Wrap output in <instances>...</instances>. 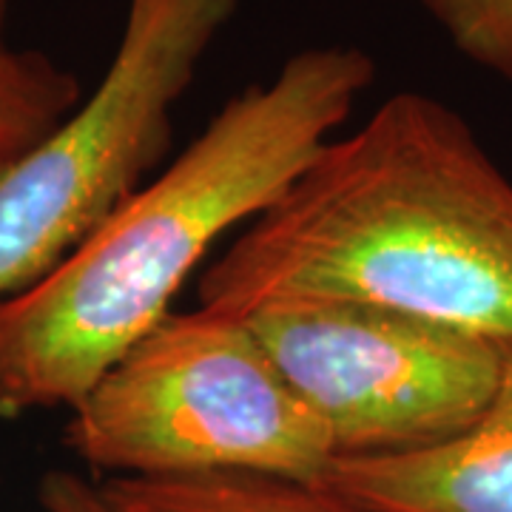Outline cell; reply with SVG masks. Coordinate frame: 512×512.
I'll return each instance as SVG.
<instances>
[{"mask_svg":"<svg viewBox=\"0 0 512 512\" xmlns=\"http://www.w3.org/2000/svg\"><path fill=\"white\" fill-rule=\"evenodd\" d=\"M197 296L228 316L367 302L512 348V180L456 109L390 94L205 265Z\"/></svg>","mask_w":512,"mask_h":512,"instance_id":"1","label":"cell"},{"mask_svg":"<svg viewBox=\"0 0 512 512\" xmlns=\"http://www.w3.org/2000/svg\"><path fill=\"white\" fill-rule=\"evenodd\" d=\"M376 80L362 46L293 52L222 106L183 154L80 248L0 302V416L72 410L171 313L228 231L265 214Z\"/></svg>","mask_w":512,"mask_h":512,"instance_id":"2","label":"cell"},{"mask_svg":"<svg viewBox=\"0 0 512 512\" xmlns=\"http://www.w3.org/2000/svg\"><path fill=\"white\" fill-rule=\"evenodd\" d=\"M69 413L66 447L111 478L254 473L316 487L336 458L251 325L205 308L168 313Z\"/></svg>","mask_w":512,"mask_h":512,"instance_id":"3","label":"cell"},{"mask_svg":"<svg viewBox=\"0 0 512 512\" xmlns=\"http://www.w3.org/2000/svg\"><path fill=\"white\" fill-rule=\"evenodd\" d=\"M239 0H128L114 57L77 109L0 160V302L32 288L146 185L174 106Z\"/></svg>","mask_w":512,"mask_h":512,"instance_id":"4","label":"cell"},{"mask_svg":"<svg viewBox=\"0 0 512 512\" xmlns=\"http://www.w3.org/2000/svg\"><path fill=\"white\" fill-rule=\"evenodd\" d=\"M245 319L336 456L433 447L481 419L510 348L413 313L348 299H285Z\"/></svg>","mask_w":512,"mask_h":512,"instance_id":"5","label":"cell"},{"mask_svg":"<svg viewBox=\"0 0 512 512\" xmlns=\"http://www.w3.org/2000/svg\"><path fill=\"white\" fill-rule=\"evenodd\" d=\"M322 490L376 512H512V348L476 424L453 439L379 456H336Z\"/></svg>","mask_w":512,"mask_h":512,"instance_id":"6","label":"cell"},{"mask_svg":"<svg viewBox=\"0 0 512 512\" xmlns=\"http://www.w3.org/2000/svg\"><path fill=\"white\" fill-rule=\"evenodd\" d=\"M100 490L114 512H376L322 487L254 473L114 476Z\"/></svg>","mask_w":512,"mask_h":512,"instance_id":"7","label":"cell"},{"mask_svg":"<svg viewBox=\"0 0 512 512\" xmlns=\"http://www.w3.org/2000/svg\"><path fill=\"white\" fill-rule=\"evenodd\" d=\"M80 106L72 72L35 49L0 40V160L46 137Z\"/></svg>","mask_w":512,"mask_h":512,"instance_id":"8","label":"cell"},{"mask_svg":"<svg viewBox=\"0 0 512 512\" xmlns=\"http://www.w3.org/2000/svg\"><path fill=\"white\" fill-rule=\"evenodd\" d=\"M458 55L512 83V0H413Z\"/></svg>","mask_w":512,"mask_h":512,"instance_id":"9","label":"cell"},{"mask_svg":"<svg viewBox=\"0 0 512 512\" xmlns=\"http://www.w3.org/2000/svg\"><path fill=\"white\" fill-rule=\"evenodd\" d=\"M37 501L43 512H114L103 498L100 484L69 470H52L37 484Z\"/></svg>","mask_w":512,"mask_h":512,"instance_id":"10","label":"cell"},{"mask_svg":"<svg viewBox=\"0 0 512 512\" xmlns=\"http://www.w3.org/2000/svg\"><path fill=\"white\" fill-rule=\"evenodd\" d=\"M3 20H6V0H0V29H3Z\"/></svg>","mask_w":512,"mask_h":512,"instance_id":"11","label":"cell"}]
</instances>
